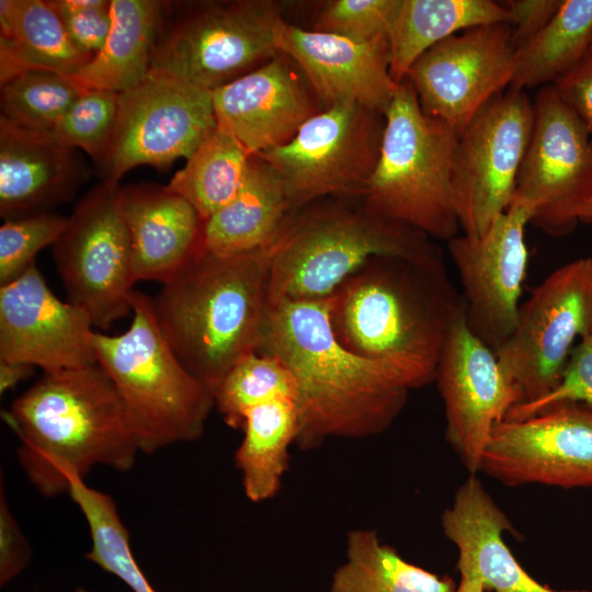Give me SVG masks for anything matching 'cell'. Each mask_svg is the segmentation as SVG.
Segmentation results:
<instances>
[{
  "label": "cell",
  "instance_id": "cell-11",
  "mask_svg": "<svg viewBox=\"0 0 592 592\" xmlns=\"http://www.w3.org/2000/svg\"><path fill=\"white\" fill-rule=\"evenodd\" d=\"M119 185L102 181L68 216L53 244L55 264L71 304L107 329L133 312L136 283L130 240L122 217Z\"/></svg>",
  "mask_w": 592,
  "mask_h": 592
},
{
  "label": "cell",
  "instance_id": "cell-31",
  "mask_svg": "<svg viewBox=\"0 0 592 592\" xmlns=\"http://www.w3.org/2000/svg\"><path fill=\"white\" fill-rule=\"evenodd\" d=\"M449 578L414 566L380 543L376 532L354 530L346 559L332 576L330 592H455Z\"/></svg>",
  "mask_w": 592,
  "mask_h": 592
},
{
  "label": "cell",
  "instance_id": "cell-36",
  "mask_svg": "<svg viewBox=\"0 0 592 592\" xmlns=\"http://www.w3.org/2000/svg\"><path fill=\"white\" fill-rule=\"evenodd\" d=\"M118 100L117 92L86 89L47 135L66 147L82 149L100 164L115 133Z\"/></svg>",
  "mask_w": 592,
  "mask_h": 592
},
{
  "label": "cell",
  "instance_id": "cell-13",
  "mask_svg": "<svg viewBox=\"0 0 592 592\" xmlns=\"http://www.w3.org/2000/svg\"><path fill=\"white\" fill-rule=\"evenodd\" d=\"M216 128L209 91L149 75L119 93L115 133L100 163L102 181L118 185L143 164L164 170L187 159Z\"/></svg>",
  "mask_w": 592,
  "mask_h": 592
},
{
  "label": "cell",
  "instance_id": "cell-45",
  "mask_svg": "<svg viewBox=\"0 0 592 592\" xmlns=\"http://www.w3.org/2000/svg\"><path fill=\"white\" fill-rule=\"evenodd\" d=\"M455 592H485V589L477 578L462 574Z\"/></svg>",
  "mask_w": 592,
  "mask_h": 592
},
{
  "label": "cell",
  "instance_id": "cell-35",
  "mask_svg": "<svg viewBox=\"0 0 592 592\" xmlns=\"http://www.w3.org/2000/svg\"><path fill=\"white\" fill-rule=\"evenodd\" d=\"M296 399L291 372L275 357L251 352L239 360L214 391V405L232 429H242L253 408Z\"/></svg>",
  "mask_w": 592,
  "mask_h": 592
},
{
  "label": "cell",
  "instance_id": "cell-19",
  "mask_svg": "<svg viewBox=\"0 0 592 592\" xmlns=\"http://www.w3.org/2000/svg\"><path fill=\"white\" fill-rule=\"evenodd\" d=\"M93 328L86 310L52 292L35 263L0 287V361L44 373L96 364Z\"/></svg>",
  "mask_w": 592,
  "mask_h": 592
},
{
  "label": "cell",
  "instance_id": "cell-14",
  "mask_svg": "<svg viewBox=\"0 0 592 592\" xmlns=\"http://www.w3.org/2000/svg\"><path fill=\"white\" fill-rule=\"evenodd\" d=\"M591 195V137L554 84L539 88L513 200L531 207L532 225L563 236L577 226L576 212Z\"/></svg>",
  "mask_w": 592,
  "mask_h": 592
},
{
  "label": "cell",
  "instance_id": "cell-6",
  "mask_svg": "<svg viewBox=\"0 0 592 592\" xmlns=\"http://www.w3.org/2000/svg\"><path fill=\"white\" fill-rule=\"evenodd\" d=\"M133 320L121 334L95 331L98 364L114 384L139 451L151 454L197 440L214 392L181 362L159 327L152 298L133 295Z\"/></svg>",
  "mask_w": 592,
  "mask_h": 592
},
{
  "label": "cell",
  "instance_id": "cell-30",
  "mask_svg": "<svg viewBox=\"0 0 592 592\" xmlns=\"http://www.w3.org/2000/svg\"><path fill=\"white\" fill-rule=\"evenodd\" d=\"M591 34L592 0H563L549 23L516 48L510 87L554 84L587 57Z\"/></svg>",
  "mask_w": 592,
  "mask_h": 592
},
{
  "label": "cell",
  "instance_id": "cell-44",
  "mask_svg": "<svg viewBox=\"0 0 592 592\" xmlns=\"http://www.w3.org/2000/svg\"><path fill=\"white\" fill-rule=\"evenodd\" d=\"M34 366L10 361H0V392L14 388L32 375Z\"/></svg>",
  "mask_w": 592,
  "mask_h": 592
},
{
  "label": "cell",
  "instance_id": "cell-23",
  "mask_svg": "<svg viewBox=\"0 0 592 592\" xmlns=\"http://www.w3.org/2000/svg\"><path fill=\"white\" fill-rule=\"evenodd\" d=\"M441 521L445 536L458 549L460 576L477 578L485 591L591 592L556 591L536 581L520 566L502 538L511 523L475 475L457 489Z\"/></svg>",
  "mask_w": 592,
  "mask_h": 592
},
{
  "label": "cell",
  "instance_id": "cell-41",
  "mask_svg": "<svg viewBox=\"0 0 592 592\" xmlns=\"http://www.w3.org/2000/svg\"><path fill=\"white\" fill-rule=\"evenodd\" d=\"M32 547L10 510L3 481L0 489V585L4 587L29 566Z\"/></svg>",
  "mask_w": 592,
  "mask_h": 592
},
{
  "label": "cell",
  "instance_id": "cell-1",
  "mask_svg": "<svg viewBox=\"0 0 592 592\" xmlns=\"http://www.w3.org/2000/svg\"><path fill=\"white\" fill-rule=\"evenodd\" d=\"M330 297L270 304L255 349L277 358L294 377L300 449L329 437L384 432L414 388L396 364L361 357L338 342L329 320Z\"/></svg>",
  "mask_w": 592,
  "mask_h": 592
},
{
  "label": "cell",
  "instance_id": "cell-26",
  "mask_svg": "<svg viewBox=\"0 0 592 592\" xmlns=\"http://www.w3.org/2000/svg\"><path fill=\"white\" fill-rule=\"evenodd\" d=\"M91 58L48 0L0 1V82L27 70L76 76Z\"/></svg>",
  "mask_w": 592,
  "mask_h": 592
},
{
  "label": "cell",
  "instance_id": "cell-3",
  "mask_svg": "<svg viewBox=\"0 0 592 592\" xmlns=\"http://www.w3.org/2000/svg\"><path fill=\"white\" fill-rule=\"evenodd\" d=\"M330 299L329 320L338 342L361 357L396 364L414 388L434 382L463 304L443 257H374Z\"/></svg>",
  "mask_w": 592,
  "mask_h": 592
},
{
  "label": "cell",
  "instance_id": "cell-17",
  "mask_svg": "<svg viewBox=\"0 0 592 592\" xmlns=\"http://www.w3.org/2000/svg\"><path fill=\"white\" fill-rule=\"evenodd\" d=\"M533 212L513 200L481 237L456 236L448 252L459 273L469 330L493 352L513 333L526 278L525 228Z\"/></svg>",
  "mask_w": 592,
  "mask_h": 592
},
{
  "label": "cell",
  "instance_id": "cell-4",
  "mask_svg": "<svg viewBox=\"0 0 592 592\" xmlns=\"http://www.w3.org/2000/svg\"><path fill=\"white\" fill-rule=\"evenodd\" d=\"M272 253L273 244L235 255L202 249L152 298L166 340L213 392L259 344L270 308Z\"/></svg>",
  "mask_w": 592,
  "mask_h": 592
},
{
  "label": "cell",
  "instance_id": "cell-16",
  "mask_svg": "<svg viewBox=\"0 0 592 592\" xmlns=\"http://www.w3.org/2000/svg\"><path fill=\"white\" fill-rule=\"evenodd\" d=\"M516 46L508 23L459 32L425 52L409 69L423 112L457 136L512 81Z\"/></svg>",
  "mask_w": 592,
  "mask_h": 592
},
{
  "label": "cell",
  "instance_id": "cell-18",
  "mask_svg": "<svg viewBox=\"0 0 592 592\" xmlns=\"http://www.w3.org/2000/svg\"><path fill=\"white\" fill-rule=\"evenodd\" d=\"M434 380L444 403L446 440L476 474L494 425L520 399L494 352L469 330L464 301L451 325Z\"/></svg>",
  "mask_w": 592,
  "mask_h": 592
},
{
  "label": "cell",
  "instance_id": "cell-47",
  "mask_svg": "<svg viewBox=\"0 0 592 592\" xmlns=\"http://www.w3.org/2000/svg\"><path fill=\"white\" fill-rule=\"evenodd\" d=\"M587 57H592V34H591V38H590V43L588 47Z\"/></svg>",
  "mask_w": 592,
  "mask_h": 592
},
{
  "label": "cell",
  "instance_id": "cell-32",
  "mask_svg": "<svg viewBox=\"0 0 592 592\" xmlns=\"http://www.w3.org/2000/svg\"><path fill=\"white\" fill-rule=\"evenodd\" d=\"M251 157L231 134L217 127L166 186L205 221L238 193Z\"/></svg>",
  "mask_w": 592,
  "mask_h": 592
},
{
  "label": "cell",
  "instance_id": "cell-21",
  "mask_svg": "<svg viewBox=\"0 0 592 592\" xmlns=\"http://www.w3.org/2000/svg\"><path fill=\"white\" fill-rule=\"evenodd\" d=\"M284 54L212 91L217 127L257 156L288 143L317 112Z\"/></svg>",
  "mask_w": 592,
  "mask_h": 592
},
{
  "label": "cell",
  "instance_id": "cell-10",
  "mask_svg": "<svg viewBox=\"0 0 592 592\" xmlns=\"http://www.w3.org/2000/svg\"><path fill=\"white\" fill-rule=\"evenodd\" d=\"M592 331V258L550 273L521 304L516 327L494 354L519 395L535 402L560 383L576 339ZM515 407V406H514Z\"/></svg>",
  "mask_w": 592,
  "mask_h": 592
},
{
  "label": "cell",
  "instance_id": "cell-15",
  "mask_svg": "<svg viewBox=\"0 0 592 592\" xmlns=\"http://www.w3.org/2000/svg\"><path fill=\"white\" fill-rule=\"evenodd\" d=\"M479 471L506 486L592 487V407L560 401L497 423Z\"/></svg>",
  "mask_w": 592,
  "mask_h": 592
},
{
  "label": "cell",
  "instance_id": "cell-12",
  "mask_svg": "<svg viewBox=\"0 0 592 592\" xmlns=\"http://www.w3.org/2000/svg\"><path fill=\"white\" fill-rule=\"evenodd\" d=\"M532 127L533 100L509 87L457 136L453 192L464 235L483 236L510 207Z\"/></svg>",
  "mask_w": 592,
  "mask_h": 592
},
{
  "label": "cell",
  "instance_id": "cell-24",
  "mask_svg": "<svg viewBox=\"0 0 592 592\" xmlns=\"http://www.w3.org/2000/svg\"><path fill=\"white\" fill-rule=\"evenodd\" d=\"M84 174L72 148L0 118V215L4 220L48 212L71 197Z\"/></svg>",
  "mask_w": 592,
  "mask_h": 592
},
{
  "label": "cell",
  "instance_id": "cell-25",
  "mask_svg": "<svg viewBox=\"0 0 592 592\" xmlns=\"http://www.w3.org/2000/svg\"><path fill=\"white\" fill-rule=\"evenodd\" d=\"M292 212L276 173L262 158L252 156L238 193L204 221L203 249L235 255L267 248Z\"/></svg>",
  "mask_w": 592,
  "mask_h": 592
},
{
  "label": "cell",
  "instance_id": "cell-7",
  "mask_svg": "<svg viewBox=\"0 0 592 592\" xmlns=\"http://www.w3.org/2000/svg\"><path fill=\"white\" fill-rule=\"evenodd\" d=\"M378 159L361 202L375 214L449 241L460 229L453 192L457 134L426 115L411 83H398Z\"/></svg>",
  "mask_w": 592,
  "mask_h": 592
},
{
  "label": "cell",
  "instance_id": "cell-34",
  "mask_svg": "<svg viewBox=\"0 0 592 592\" xmlns=\"http://www.w3.org/2000/svg\"><path fill=\"white\" fill-rule=\"evenodd\" d=\"M84 90L72 76L23 71L1 82L0 118L26 130L47 134Z\"/></svg>",
  "mask_w": 592,
  "mask_h": 592
},
{
  "label": "cell",
  "instance_id": "cell-5",
  "mask_svg": "<svg viewBox=\"0 0 592 592\" xmlns=\"http://www.w3.org/2000/svg\"><path fill=\"white\" fill-rule=\"evenodd\" d=\"M429 238L363 203H326L292 212L273 243L270 304L329 298L374 257H442Z\"/></svg>",
  "mask_w": 592,
  "mask_h": 592
},
{
  "label": "cell",
  "instance_id": "cell-37",
  "mask_svg": "<svg viewBox=\"0 0 592 592\" xmlns=\"http://www.w3.org/2000/svg\"><path fill=\"white\" fill-rule=\"evenodd\" d=\"M67 224L68 217L49 212L4 220L0 227V285L26 272L35 255L53 246Z\"/></svg>",
  "mask_w": 592,
  "mask_h": 592
},
{
  "label": "cell",
  "instance_id": "cell-9",
  "mask_svg": "<svg viewBox=\"0 0 592 592\" xmlns=\"http://www.w3.org/2000/svg\"><path fill=\"white\" fill-rule=\"evenodd\" d=\"M385 116L357 102L312 115L283 146L259 156L281 180L292 210L323 197L361 200L376 166Z\"/></svg>",
  "mask_w": 592,
  "mask_h": 592
},
{
  "label": "cell",
  "instance_id": "cell-40",
  "mask_svg": "<svg viewBox=\"0 0 592 592\" xmlns=\"http://www.w3.org/2000/svg\"><path fill=\"white\" fill-rule=\"evenodd\" d=\"M72 43L93 57L111 29V0H49Z\"/></svg>",
  "mask_w": 592,
  "mask_h": 592
},
{
  "label": "cell",
  "instance_id": "cell-22",
  "mask_svg": "<svg viewBox=\"0 0 592 592\" xmlns=\"http://www.w3.org/2000/svg\"><path fill=\"white\" fill-rule=\"evenodd\" d=\"M118 205L130 240L136 282L164 283L203 249L204 220L167 186L119 187Z\"/></svg>",
  "mask_w": 592,
  "mask_h": 592
},
{
  "label": "cell",
  "instance_id": "cell-2",
  "mask_svg": "<svg viewBox=\"0 0 592 592\" xmlns=\"http://www.w3.org/2000/svg\"><path fill=\"white\" fill-rule=\"evenodd\" d=\"M18 460L45 498L68 493L96 466L129 470L139 447L111 378L96 363L44 373L3 413Z\"/></svg>",
  "mask_w": 592,
  "mask_h": 592
},
{
  "label": "cell",
  "instance_id": "cell-20",
  "mask_svg": "<svg viewBox=\"0 0 592 592\" xmlns=\"http://www.w3.org/2000/svg\"><path fill=\"white\" fill-rule=\"evenodd\" d=\"M275 44L304 71L326 107L357 102L385 114L398 83L389 71L388 39L360 43L335 34L304 30L283 19Z\"/></svg>",
  "mask_w": 592,
  "mask_h": 592
},
{
  "label": "cell",
  "instance_id": "cell-39",
  "mask_svg": "<svg viewBox=\"0 0 592 592\" xmlns=\"http://www.w3.org/2000/svg\"><path fill=\"white\" fill-rule=\"evenodd\" d=\"M560 401H579L592 407V331L571 351L559 385L544 398L510 409L505 419H523Z\"/></svg>",
  "mask_w": 592,
  "mask_h": 592
},
{
  "label": "cell",
  "instance_id": "cell-43",
  "mask_svg": "<svg viewBox=\"0 0 592 592\" xmlns=\"http://www.w3.org/2000/svg\"><path fill=\"white\" fill-rule=\"evenodd\" d=\"M562 102L579 117L592 140V57L554 83Z\"/></svg>",
  "mask_w": 592,
  "mask_h": 592
},
{
  "label": "cell",
  "instance_id": "cell-38",
  "mask_svg": "<svg viewBox=\"0 0 592 592\" xmlns=\"http://www.w3.org/2000/svg\"><path fill=\"white\" fill-rule=\"evenodd\" d=\"M401 0H335L319 13L315 30L360 43L388 39Z\"/></svg>",
  "mask_w": 592,
  "mask_h": 592
},
{
  "label": "cell",
  "instance_id": "cell-33",
  "mask_svg": "<svg viewBox=\"0 0 592 592\" xmlns=\"http://www.w3.org/2000/svg\"><path fill=\"white\" fill-rule=\"evenodd\" d=\"M69 496L88 523L91 548L84 557L121 579L133 592H156L132 553L129 533L112 497L82 479L71 483Z\"/></svg>",
  "mask_w": 592,
  "mask_h": 592
},
{
  "label": "cell",
  "instance_id": "cell-27",
  "mask_svg": "<svg viewBox=\"0 0 592 592\" xmlns=\"http://www.w3.org/2000/svg\"><path fill=\"white\" fill-rule=\"evenodd\" d=\"M164 3L111 0L112 24L102 48L72 76L86 89L117 93L141 83L150 71Z\"/></svg>",
  "mask_w": 592,
  "mask_h": 592
},
{
  "label": "cell",
  "instance_id": "cell-42",
  "mask_svg": "<svg viewBox=\"0 0 592 592\" xmlns=\"http://www.w3.org/2000/svg\"><path fill=\"white\" fill-rule=\"evenodd\" d=\"M563 0H509L502 2L508 12V24L519 48L555 16Z\"/></svg>",
  "mask_w": 592,
  "mask_h": 592
},
{
  "label": "cell",
  "instance_id": "cell-29",
  "mask_svg": "<svg viewBox=\"0 0 592 592\" xmlns=\"http://www.w3.org/2000/svg\"><path fill=\"white\" fill-rule=\"evenodd\" d=\"M242 429L235 463L247 498L262 502L277 493L288 466V447L298 433L295 401L276 400L251 409Z\"/></svg>",
  "mask_w": 592,
  "mask_h": 592
},
{
  "label": "cell",
  "instance_id": "cell-46",
  "mask_svg": "<svg viewBox=\"0 0 592 592\" xmlns=\"http://www.w3.org/2000/svg\"><path fill=\"white\" fill-rule=\"evenodd\" d=\"M577 221L592 223V195L577 209Z\"/></svg>",
  "mask_w": 592,
  "mask_h": 592
},
{
  "label": "cell",
  "instance_id": "cell-28",
  "mask_svg": "<svg viewBox=\"0 0 592 592\" xmlns=\"http://www.w3.org/2000/svg\"><path fill=\"white\" fill-rule=\"evenodd\" d=\"M506 22L504 4L492 0H401L388 32L390 76L399 83L425 52L459 32Z\"/></svg>",
  "mask_w": 592,
  "mask_h": 592
},
{
  "label": "cell",
  "instance_id": "cell-8",
  "mask_svg": "<svg viewBox=\"0 0 592 592\" xmlns=\"http://www.w3.org/2000/svg\"><path fill=\"white\" fill-rule=\"evenodd\" d=\"M280 4L204 2L160 27L149 75L214 91L278 54Z\"/></svg>",
  "mask_w": 592,
  "mask_h": 592
}]
</instances>
